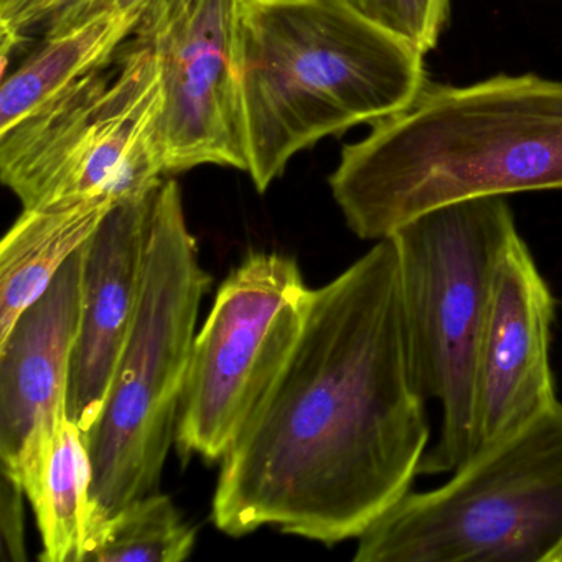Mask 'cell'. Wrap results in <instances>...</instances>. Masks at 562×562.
Masks as SVG:
<instances>
[{"label": "cell", "instance_id": "3957f363", "mask_svg": "<svg viewBox=\"0 0 562 562\" xmlns=\"http://www.w3.org/2000/svg\"><path fill=\"white\" fill-rule=\"evenodd\" d=\"M248 176L258 192L297 154L409 106L429 78L414 45L345 0H241Z\"/></svg>", "mask_w": 562, "mask_h": 562}, {"label": "cell", "instance_id": "52a82bcc", "mask_svg": "<svg viewBox=\"0 0 562 562\" xmlns=\"http://www.w3.org/2000/svg\"><path fill=\"white\" fill-rule=\"evenodd\" d=\"M156 57L131 38L123 57L0 133V177L24 209L67 199L123 202L166 173Z\"/></svg>", "mask_w": 562, "mask_h": 562}, {"label": "cell", "instance_id": "e0dca14e", "mask_svg": "<svg viewBox=\"0 0 562 562\" xmlns=\"http://www.w3.org/2000/svg\"><path fill=\"white\" fill-rule=\"evenodd\" d=\"M150 0H0L2 57L25 41L60 34L93 19L143 14Z\"/></svg>", "mask_w": 562, "mask_h": 562}, {"label": "cell", "instance_id": "ba28073f", "mask_svg": "<svg viewBox=\"0 0 562 562\" xmlns=\"http://www.w3.org/2000/svg\"><path fill=\"white\" fill-rule=\"evenodd\" d=\"M312 291L294 258L251 252L195 335L177 419L180 456L222 460L288 363Z\"/></svg>", "mask_w": 562, "mask_h": 562}, {"label": "cell", "instance_id": "8992f818", "mask_svg": "<svg viewBox=\"0 0 562 562\" xmlns=\"http://www.w3.org/2000/svg\"><path fill=\"white\" fill-rule=\"evenodd\" d=\"M355 562H562V403L413 492L357 539Z\"/></svg>", "mask_w": 562, "mask_h": 562}, {"label": "cell", "instance_id": "30bf717a", "mask_svg": "<svg viewBox=\"0 0 562 562\" xmlns=\"http://www.w3.org/2000/svg\"><path fill=\"white\" fill-rule=\"evenodd\" d=\"M83 248L0 338V462L41 502L52 449L65 417L83 285Z\"/></svg>", "mask_w": 562, "mask_h": 562}, {"label": "cell", "instance_id": "d6986e66", "mask_svg": "<svg viewBox=\"0 0 562 562\" xmlns=\"http://www.w3.org/2000/svg\"><path fill=\"white\" fill-rule=\"evenodd\" d=\"M25 490L18 480L2 472V490H0V529L2 544L12 561L22 562L27 559L24 531Z\"/></svg>", "mask_w": 562, "mask_h": 562}, {"label": "cell", "instance_id": "6da1fadb", "mask_svg": "<svg viewBox=\"0 0 562 562\" xmlns=\"http://www.w3.org/2000/svg\"><path fill=\"white\" fill-rule=\"evenodd\" d=\"M393 239L312 291L301 337L222 459L213 522L358 539L413 488L429 450Z\"/></svg>", "mask_w": 562, "mask_h": 562}, {"label": "cell", "instance_id": "ac0fdd59", "mask_svg": "<svg viewBox=\"0 0 562 562\" xmlns=\"http://www.w3.org/2000/svg\"><path fill=\"white\" fill-rule=\"evenodd\" d=\"M363 18L409 42L423 55L439 44L450 0H345Z\"/></svg>", "mask_w": 562, "mask_h": 562}, {"label": "cell", "instance_id": "7a4b0ae2", "mask_svg": "<svg viewBox=\"0 0 562 562\" xmlns=\"http://www.w3.org/2000/svg\"><path fill=\"white\" fill-rule=\"evenodd\" d=\"M370 127L341 149L328 179L348 228L364 241L450 203L562 190V81L427 80L409 106Z\"/></svg>", "mask_w": 562, "mask_h": 562}, {"label": "cell", "instance_id": "277c9868", "mask_svg": "<svg viewBox=\"0 0 562 562\" xmlns=\"http://www.w3.org/2000/svg\"><path fill=\"white\" fill-rule=\"evenodd\" d=\"M210 282L187 223L182 190L164 177L154 192L133 331L103 411L85 436L93 467L91 498L103 522L159 485Z\"/></svg>", "mask_w": 562, "mask_h": 562}, {"label": "cell", "instance_id": "9c48e42d", "mask_svg": "<svg viewBox=\"0 0 562 562\" xmlns=\"http://www.w3.org/2000/svg\"><path fill=\"white\" fill-rule=\"evenodd\" d=\"M241 0H150L136 38L162 83L166 173L203 166L248 172Z\"/></svg>", "mask_w": 562, "mask_h": 562}, {"label": "cell", "instance_id": "5b68a950", "mask_svg": "<svg viewBox=\"0 0 562 562\" xmlns=\"http://www.w3.org/2000/svg\"><path fill=\"white\" fill-rule=\"evenodd\" d=\"M516 233L506 196H482L430 210L387 236L414 383L442 409L420 475L456 472L473 457L476 353L496 262Z\"/></svg>", "mask_w": 562, "mask_h": 562}, {"label": "cell", "instance_id": "5bb4252c", "mask_svg": "<svg viewBox=\"0 0 562 562\" xmlns=\"http://www.w3.org/2000/svg\"><path fill=\"white\" fill-rule=\"evenodd\" d=\"M140 15H103L70 31L38 38L2 81L0 133L31 116L77 81L113 64L136 34Z\"/></svg>", "mask_w": 562, "mask_h": 562}, {"label": "cell", "instance_id": "8fae6325", "mask_svg": "<svg viewBox=\"0 0 562 562\" xmlns=\"http://www.w3.org/2000/svg\"><path fill=\"white\" fill-rule=\"evenodd\" d=\"M554 321V295L518 232L503 249L490 288L476 353L473 457L558 403Z\"/></svg>", "mask_w": 562, "mask_h": 562}, {"label": "cell", "instance_id": "2e32d148", "mask_svg": "<svg viewBox=\"0 0 562 562\" xmlns=\"http://www.w3.org/2000/svg\"><path fill=\"white\" fill-rule=\"evenodd\" d=\"M195 529L169 496L149 493L108 519L88 562H180L195 548Z\"/></svg>", "mask_w": 562, "mask_h": 562}, {"label": "cell", "instance_id": "9a60e30c", "mask_svg": "<svg viewBox=\"0 0 562 562\" xmlns=\"http://www.w3.org/2000/svg\"><path fill=\"white\" fill-rule=\"evenodd\" d=\"M93 467L83 430L65 417L55 439L44 493L34 508L45 562H88L108 522L98 518Z\"/></svg>", "mask_w": 562, "mask_h": 562}, {"label": "cell", "instance_id": "4fadbf2b", "mask_svg": "<svg viewBox=\"0 0 562 562\" xmlns=\"http://www.w3.org/2000/svg\"><path fill=\"white\" fill-rule=\"evenodd\" d=\"M116 203L93 196L24 209L0 243V338L44 295Z\"/></svg>", "mask_w": 562, "mask_h": 562}, {"label": "cell", "instance_id": "7c38bea8", "mask_svg": "<svg viewBox=\"0 0 562 562\" xmlns=\"http://www.w3.org/2000/svg\"><path fill=\"white\" fill-rule=\"evenodd\" d=\"M156 187L116 203L85 245L80 328L68 387V417L85 436L103 411L136 321Z\"/></svg>", "mask_w": 562, "mask_h": 562}]
</instances>
